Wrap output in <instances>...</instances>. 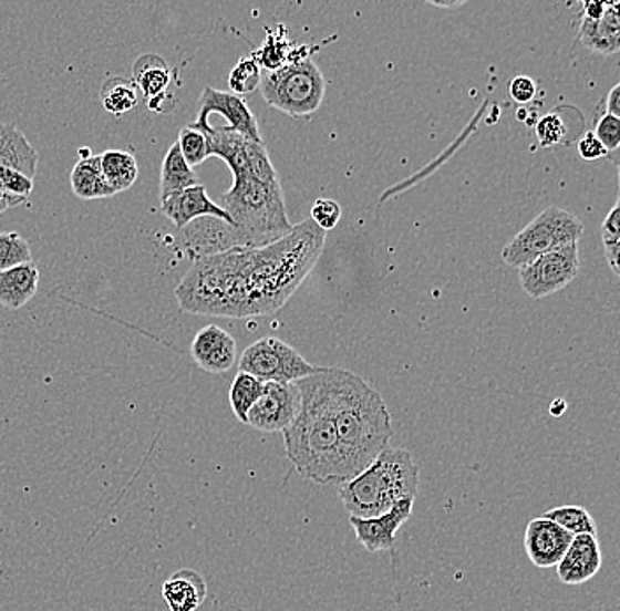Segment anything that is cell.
I'll return each mask as SVG.
<instances>
[{
  "mask_svg": "<svg viewBox=\"0 0 620 611\" xmlns=\"http://www.w3.org/2000/svg\"><path fill=\"white\" fill-rule=\"evenodd\" d=\"M536 136H538L539 147L548 148L565 142L566 125L562 116L557 112L548 113V115L539 118L536 124Z\"/></svg>",
  "mask_w": 620,
  "mask_h": 611,
  "instance_id": "cell-35",
  "label": "cell"
},
{
  "mask_svg": "<svg viewBox=\"0 0 620 611\" xmlns=\"http://www.w3.org/2000/svg\"><path fill=\"white\" fill-rule=\"evenodd\" d=\"M237 342L223 328H202L190 344L194 363L208 374H226L237 363Z\"/></svg>",
  "mask_w": 620,
  "mask_h": 611,
  "instance_id": "cell-16",
  "label": "cell"
},
{
  "mask_svg": "<svg viewBox=\"0 0 620 611\" xmlns=\"http://www.w3.org/2000/svg\"><path fill=\"white\" fill-rule=\"evenodd\" d=\"M608 2H583L581 18L583 20H599L607 11Z\"/></svg>",
  "mask_w": 620,
  "mask_h": 611,
  "instance_id": "cell-40",
  "label": "cell"
},
{
  "mask_svg": "<svg viewBox=\"0 0 620 611\" xmlns=\"http://www.w3.org/2000/svg\"><path fill=\"white\" fill-rule=\"evenodd\" d=\"M211 113L225 116L228 121L226 127L232 133L241 134L252 142L264 143L255 113L250 112L249 104L246 103V100H241L240 95L217 91L214 86H205L199 95L198 116L193 124H189V127L207 136L211 131L210 122H208Z\"/></svg>",
  "mask_w": 620,
  "mask_h": 611,
  "instance_id": "cell-10",
  "label": "cell"
},
{
  "mask_svg": "<svg viewBox=\"0 0 620 611\" xmlns=\"http://www.w3.org/2000/svg\"><path fill=\"white\" fill-rule=\"evenodd\" d=\"M536 91H538V86L529 76H517L509 83V95L518 104L530 103L536 97Z\"/></svg>",
  "mask_w": 620,
  "mask_h": 611,
  "instance_id": "cell-38",
  "label": "cell"
},
{
  "mask_svg": "<svg viewBox=\"0 0 620 611\" xmlns=\"http://www.w3.org/2000/svg\"><path fill=\"white\" fill-rule=\"evenodd\" d=\"M223 205L231 217L241 249L270 246L293 231L280 180L261 182L250 173L237 175L223 196Z\"/></svg>",
  "mask_w": 620,
  "mask_h": 611,
  "instance_id": "cell-5",
  "label": "cell"
},
{
  "mask_svg": "<svg viewBox=\"0 0 620 611\" xmlns=\"http://www.w3.org/2000/svg\"><path fill=\"white\" fill-rule=\"evenodd\" d=\"M592 133H595L599 143L607 148L608 154H613V152L619 151L620 118L607 112L599 113V115L596 116V125Z\"/></svg>",
  "mask_w": 620,
  "mask_h": 611,
  "instance_id": "cell-36",
  "label": "cell"
},
{
  "mask_svg": "<svg viewBox=\"0 0 620 611\" xmlns=\"http://www.w3.org/2000/svg\"><path fill=\"white\" fill-rule=\"evenodd\" d=\"M578 155H580L583 160H598L601 157H608L607 148L599 143L596 138L595 133L589 131V133L583 134L580 139H578Z\"/></svg>",
  "mask_w": 620,
  "mask_h": 611,
  "instance_id": "cell-39",
  "label": "cell"
},
{
  "mask_svg": "<svg viewBox=\"0 0 620 611\" xmlns=\"http://www.w3.org/2000/svg\"><path fill=\"white\" fill-rule=\"evenodd\" d=\"M341 217V205L330 198L316 199L314 205H312V210H310V220L324 232L335 229Z\"/></svg>",
  "mask_w": 620,
  "mask_h": 611,
  "instance_id": "cell-37",
  "label": "cell"
},
{
  "mask_svg": "<svg viewBox=\"0 0 620 611\" xmlns=\"http://www.w3.org/2000/svg\"><path fill=\"white\" fill-rule=\"evenodd\" d=\"M603 566L601 547L596 536H575L574 541L560 559L557 568V578L565 586H581L592 580Z\"/></svg>",
  "mask_w": 620,
  "mask_h": 611,
  "instance_id": "cell-18",
  "label": "cell"
},
{
  "mask_svg": "<svg viewBox=\"0 0 620 611\" xmlns=\"http://www.w3.org/2000/svg\"><path fill=\"white\" fill-rule=\"evenodd\" d=\"M620 85H613L610 94L607 95V113L610 115L620 116Z\"/></svg>",
  "mask_w": 620,
  "mask_h": 611,
  "instance_id": "cell-41",
  "label": "cell"
},
{
  "mask_svg": "<svg viewBox=\"0 0 620 611\" xmlns=\"http://www.w3.org/2000/svg\"><path fill=\"white\" fill-rule=\"evenodd\" d=\"M264 381L256 380L255 375L238 372L229 387V405L238 422L247 425L249 411L255 407L259 396L264 393Z\"/></svg>",
  "mask_w": 620,
  "mask_h": 611,
  "instance_id": "cell-28",
  "label": "cell"
},
{
  "mask_svg": "<svg viewBox=\"0 0 620 611\" xmlns=\"http://www.w3.org/2000/svg\"><path fill=\"white\" fill-rule=\"evenodd\" d=\"M101 103L104 110L113 116H122L136 108L138 104V89L133 80L127 77H110L101 89Z\"/></svg>",
  "mask_w": 620,
  "mask_h": 611,
  "instance_id": "cell-27",
  "label": "cell"
},
{
  "mask_svg": "<svg viewBox=\"0 0 620 611\" xmlns=\"http://www.w3.org/2000/svg\"><path fill=\"white\" fill-rule=\"evenodd\" d=\"M32 250L20 232H0V271L31 263Z\"/></svg>",
  "mask_w": 620,
  "mask_h": 611,
  "instance_id": "cell-30",
  "label": "cell"
},
{
  "mask_svg": "<svg viewBox=\"0 0 620 611\" xmlns=\"http://www.w3.org/2000/svg\"><path fill=\"white\" fill-rule=\"evenodd\" d=\"M34 189V180L17 169L0 168V193L22 205Z\"/></svg>",
  "mask_w": 620,
  "mask_h": 611,
  "instance_id": "cell-34",
  "label": "cell"
},
{
  "mask_svg": "<svg viewBox=\"0 0 620 611\" xmlns=\"http://www.w3.org/2000/svg\"><path fill=\"white\" fill-rule=\"evenodd\" d=\"M300 410L282 432L286 455L302 478L318 485H344L335 407H333L332 366H319L316 374L297 381Z\"/></svg>",
  "mask_w": 620,
  "mask_h": 611,
  "instance_id": "cell-2",
  "label": "cell"
},
{
  "mask_svg": "<svg viewBox=\"0 0 620 611\" xmlns=\"http://www.w3.org/2000/svg\"><path fill=\"white\" fill-rule=\"evenodd\" d=\"M578 41L590 52L599 55H616L620 50L619 2H608L607 11L599 20L581 18Z\"/></svg>",
  "mask_w": 620,
  "mask_h": 611,
  "instance_id": "cell-19",
  "label": "cell"
},
{
  "mask_svg": "<svg viewBox=\"0 0 620 611\" xmlns=\"http://www.w3.org/2000/svg\"><path fill=\"white\" fill-rule=\"evenodd\" d=\"M182 240H184V249L193 256L194 261L241 247L240 238L232 225L216 217L193 220L182 229Z\"/></svg>",
  "mask_w": 620,
  "mask_h": 611,
  "instance_id": "cell-15",
  "label": "cell"
},
{
  "mask_svg": "<svg viewBox=\"0 0 620 611\" xmlns=\"http://www.w3.org/2000/svg\"><path fill=\"white\" fill-rule=\"evenodd\" d=\"M414 499L399 500L390 511L380 517L356 518L349 517L358 541L366 551H390L395 547V536L413 515Z\"/></svg>",
  "mask_w": 620,
  "mask_h": 611,
  "instance_id": "cell-13",
  "label": "cell"
},
{
  "mask_svg": "<svg viewBox=\"0 0 620 611\" xmlns=\"http://www.w3.org/2000/svg\"><path fill=\"white\" fill-rule=\"evenodd\" d=\"M542 517L556 521L566 532L574 536H598L596 520L583 506H559L550 509Z\"/></svg>",
  "mask_w": 620,
  "mask_h": 611,
  "instance_id": "cell-29",
  "label": "cell"
},
{
  "mask_svg": "<svg viewBox=\"0 0 620 611\" xmlns=\"http://www.w3.org/2000/svg\"><path fill=\"white\" fill-rule=\"evenodd\" d=\"M324 240L327 232L307 219L270 246L196 259L175 289L178 306L187 314L214 318L273 314L316 267Z\"/></svg>",
  "mask_w": 620,
  "mask_h": 611,
  "instance_id": "cell-1",
  "label": "cell"
},
{
  "mask_svg": "<svg viewBox=\"0 0 620 611\" xmlns=\"http://www.w3.org/2000/svg\"><path fill=\"white\" fill-rule=\"evenodd\" d=\"M318 371L319 366L310 365L297 349L277 336L259 339L240 356V372L255 375L264 383H297Z\"/></svg>",
  "mask_w": 620,
  "mask_h": 611,
  "instance_id": "cell-8",
  "label": "cell"
},
{
  "mask_svg": "<svg viewBox=\"0 0 620 611\" xmlns=\"http://www.w3.org/2000/svg\"><path fill=\"white\" fill-rule=\"evenodd\" d=\"M571 541L574 536L545 517L533 518L524 536L527 557L539 569L556 568Z\"/></svg>",
  "mask_w": 620,
  "mask_h": 611,
  "instance_id": "cell-14",
  "label": "cell"
},
{
  "mask_svg": "<svg viewBox=\"0 0 620 611\" xmlns=\"http://www.w3.org/2000/svg\"><path fill=\"white\" fill-rule=\"evenodd\" d=\"M39 270L34 261L0 271V306L8 310L22 309L38 293Z\"/></svg>",
  "mask_w": 620,
  "mask_h": 611,
  "instance_id": "cell-22",
  "label": "cell"
},
{
  "mask_svg": "<svg viewBox=\"0 0 620 611\" xmlns=\"http://www.w3.org/2000/svg\"><path fill=\"white\" fill-rule=\"evenodd\" d=\"M259 91L268 106L300 118L318 112L323 104L327 85L323 73L309 59L264 74Z\"/></svg>",
  "mask_w": 620,
  "mask_h": 611,
  "instance_id": "cell-6",
  "label": "cell"
},
{
  "mask_svg": "<svg viewBox=\"0 0 620 611\" xmlns=\"http://www.w3.org/2000/svg\"><path fill=\"white\" fill-rule=\"evenodd\" d=\"M578 271H580L578 244L560 247L520 268L521 289L535 300L550 297L571 284L577 279Z\"/></svg>",
  "mask_w": 620,
  "mask_h": 611,
  "instance_id": "cell-9",
  "label": "cell"
},
{
  "mask_svg": "<svg viewBox=\"0 0 620 611\" xmlns=\"http://www.w3.org/2000/svg\"><path fill=\"white\" fill-rule=\"evenodd\" d=\"M300 392L297 384L265 383L264 393L249 411L247 425L265 434L285 432L297 418Z\"/></svg>",
  "mask_w": 620,
  "mask_h": 611,
  "instance_id": "cell-11",
  "label": "cell"
},
{
  "mask_svg": "<svg viewBox=\"0 0 620 611\" xmlns=\"http://www.w3.org/2000/svg\"><path fill=\"white\" fill-rule=\"evenodd\" d=\"M133 83L147 101V108L154 113H168L178 103L173 71L163 56L145 53L134 62Z\"/></svg>",
  "mask_w": 620,
  "mask_h": 611,
  "instance_id": "cell-12",
  "label": "cell"
},
{
  "mask_svg": "<svg viewBox=\"0 0 620 611\" xmlns=\"http://www.w3.org/2000/svg\"><path fill=\"white\" fill-rule=\"evenodd\" d=\"M581 235L583 225L578 217L562 208H547L504 247L503 261L508 267L520 270L539 256L578 244Z\"/></svg>",
  "mask_w": 620,
  "mask_h": 611,
  "instance_id": "cell-7",
  "label": "cell"
},
{
  "mask_svg": "<svg viewBox=\"0 0 620 611\" xmlns=\"http://www.w3.org/2000/svg\"><path fill=\"white\" fill-rule=\"evenodd\" d=\"M0 168L17 169L34 180L38 151L17 125L0 122Z\"/></svg>",
  "mask_w": 620,
  "mask_h": 611,
  "instance_id": "cell-21",
  "label": "cell"
},
{
  "mask_svg": "<svg viewBox=\"0 0 620 611\" xmlns=\"http://www.w3.org/2000/svg\"><path fill=\"white\" fill-rule=\"evenodd\" d=\"M100 160L104 180L115 194L130 189L138 178V163L130 152H104Z\"/></svg>",
  "mask_w": 620,
  "mask_h": 611,
  "instance_id": "cell-25",
  "label": "cell"
},
{
  "mask_svg": "<svg viewBox=\"0 0 620 611\" xmlns=\"http://www.w3.org/2000/svg\"><path fill=\"white\" fill-rule=\"evenodd\" d=\"M431 4L435 6V8L453 9V8H461V6H464V2H457V4H455V2H448V4H446V2H431Z\"/></svg>",
  "mask_w": 620,
  "mask_h": 611,
  "instance_id": "cell-43",
  "label": "cell"
},
{
  "mask_svg": "<svg viewBox=\"0 0 620 611\" xmlns=\"http://www.w3.org/2000/svg\"><path fill=\"white\" fill-rule=\"evenodd\" d=\"M177 143L182 157L186 159L190 168H196V166L205 163L210 157V154H208L207 136L199 133V131L193 130L189 125L182 127Z\"/></svg>",
  "mask_w": 620,
  "mask_h": 611,
  "instance_id": "cell-33",
  "label": "cell"
},
{
  "mask_svg": "<svg viewBox=\"0 0 620 611\" xmlns=\"http://www.w3.org/2000/svg\"><path fill=\"white\" fill-rule=\"evenodd\" d=\"M601 240H603L604 256H607L608 265L612 268L613 273L619 276L620 265V205L619 201L613 205L612 210L608 211L601 225Z\"/></svg>",
  "mask_w": 620,
  "mask_h": 611,
  "instance_id": "cell-31",
  "label": "cell"
},
{
  "mask_svg": "<svg viewBox=\"0 0 620 611\" xmlns=\"http://www.w3.org/2000/svg\"><path fill=\"white\" fill-rule=\"evenodd\" d=\"M264 44L249 55L259 68L267 70V73L271 71L280 70L285 68L289 61V53L293 50L294 44L288 39V31H286L285 25H279L277 29H265Z\"/></svg>",
  "mask_w": 620,
  "mask_h": 611,
  "instance_id": "cell-26",
  "label": "cell"
},
{
  "mask_svg": "<svg viewBox=\"0 0 620 611\" xmlns=\"http://www.w3.org/2000/svg\"><path fill=\"white\" fill-rule=\"evenodd\" d=\"M14 207H18L17 203H14L13 199L8 198V196H4V194L0 193V214H2V211L9 210V208Z\"/></svg>",
  "mask_w": 620,
  "mask_h": 611,
  "instance_id": "cell-42",
  "label": "cell"
},
{
  "mask_svg": "<svg viewBox=\"0 0 620 611\" xmlns=\"http://www.w3.org/2000/svg\"><path fill=\"white\" fill-rule=\"evenodd\" d=\"M420 467L404 448L381 452L371 465L339 488V497L351 517H380L393 504L416 499Z\"/></svg>",
  "mask_w": 620,
  "mask_h": 611,
  "instance_id": "cell-4",
  "label": "cell"
},
{
  "mask_svg": "<svg viewBox=\"0 0 620 611\" xmlns=\"http://www.w3.org/2000/svg\"><path fill=\"white\" fill-rule=\"evenodd\" d=\"M198 175L182 157L178 143H173L169 151L164 155L163 164H161V198L168 196V194L178 193V190L198 186Z\"/></svg>",
  "mask_w": 620,
  "mask_h": 611,
  "instance_id": "cell-24",
  "label": "cell"
},
{
  "mask_svg": "<svg viewBox=\"0 0 620 611\" xmlns=\"http://www.w3.org/2000/svg\"><path fill=\"white\" fill-rule=\"evenodd\" d=\"M207 581L194 569H180L163 586V599L169 611H196L207 599Z\"/></svg>",
  "mask_w": 620,
  "mask_h": 611,
  "instance_id": "cell-20",
  "label": "cell"
},
{
  "mask_svg": "<svg viewBox=\"0 0 620 611\" xmlns=\"http://www.w3.org/2000/svg\"><path fill=\"white\" fill-rule=\"evenodd\" d=\"M71 189L80 199H103L115 196L101 172L100 155H85L71 172Z\"/></svg>",
  "mask_w": 620,
  "mask_h": 611,
  "instance_id": "cell-23",
  "label": "cell"
},
{
  "mask_svg": "<svg viewBox=\"0 0 620 611\" xmlns=\"http://www.w3.org/2000/svg\"><path fill=\"white\" fill-rule=\"evenodd\" d=\"M161 210L178 229L186 228L193 220L202 219V217H216V219L232 225L228 211L211 201L207 189L202 184L164 196L161 198Z\"/></svg>",
  "mask_w": 620,
  "mask_h": 611,
  "instance_id": "cell-17",
  "label": "cell"
},
{
  "mask_svg": "<svg viewBox=\"0 0 620 611\" xmlns=\"http://www.w3.org/2000/svg\"><path fill=\"white\" fill-rule=\"evenodd\" d=\"M337 443L345 479H353L390 446L392 414L378 390L360 375L332 369Z\"/></svg>",
  "mask_w": 620,
  "mask_h": 611,
  "instance_id": "cell-3",
  "label": "cell"
},
{
  "mask_svg": "<svg viewBox=\"0 0 620 611\" xmlns=\"http://www.w3.org/2000/svg\"><path fill=\"white\" fill-rule=\"evenodd\" d=\"M261 76H264L261 68L250 56H244L229 73L228 85L231 89V94L241 97L244 94L255 92L256 89H259Z\"/></svg>",
  "mask_w": 620,
  "mask_h": 611,
  "instance_id": "cell-32",
  "label": "cell"
}]
</instances>
